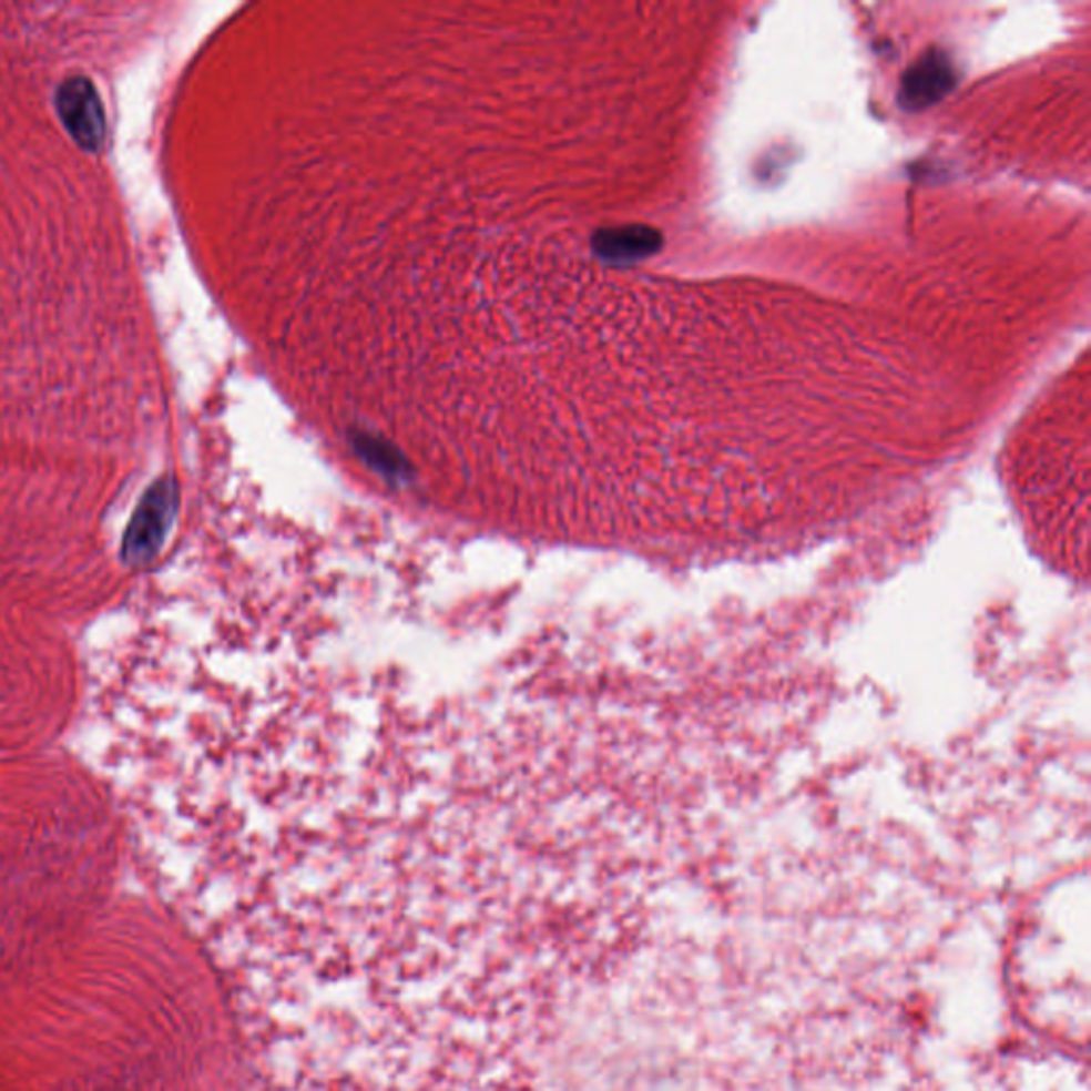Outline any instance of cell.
Here are the masks:
<instances>
[{
    "instance_id": "1",
    "label": "cell",
    "mask_w": 1091,
    "mask_h": 1091,
    "mask_svg": "<svg viewBox=\"0 0 1091 1091\" xmlns=\"http://www.w3.org/2000/svg\"><path fill=\"white\" fill-rule=\"evenodd\" d=\"M55 110L69 135L85 150H99L105 136L103 103L85 78H71L55 94Z\"/></svg>"
},
{
    "instance_id": "2",
    "label": "cell",
    "mask_w": 1091,
    "mask_h": 1091,
    "mask_svg": "<svg viewBox=\"0 0 1091 1091\" xmlns=\"http://www.w3.org/2000/svg\"><path fill=\"white\" fill-rule=\"evenodd\" d=\"M954 85V71L951 64L942 55L931 54L921 60V64L912 67L910 73L904 80V103L906 105H928L942 94L949 92Z\"/></svg>"
}]
</instances>
